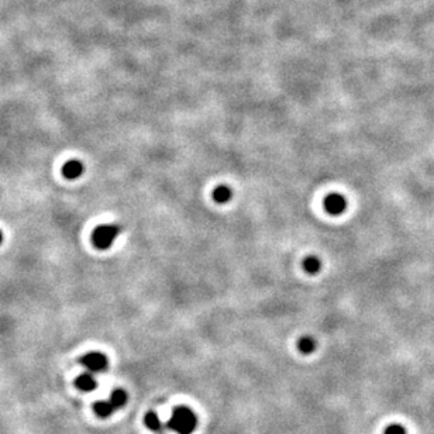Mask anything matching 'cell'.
Segmentation results:
<instances>
[{"label":"cell","instance_id":"obj_1","mask_svg":"<svg viewBox=\"0 0 434 434\" xmlns=\"http://www.w3.org/2000/svg\"><path fill=\"white\" fill-rule=\"evenodd\" d=\"M197 426V417L195 412L189 409L188 406H178L175 407L171 419L168 422V427L178 434H192Z\"/></svg>","mask_w":434,"mask_h":434},{"label":"cell","instance_id":"obj_2","mask_svg":"<svg viewBox=\"0 0 434 434\" xmlns=\"http://www.w3.org/2000/svg\"><path fill=\"white\" fill-rule=\"evenodd\" d=\"M120 234V226L117 224H102L96 227L92 234L93 245L99 249L110 248Z\"/></svg>","mask_w":434,"mask_h":434},{"label":"cell","instance_id":"obj_3","mask_svg":"<svg viewBox=\"0 0 434 434\" xmlns=\"http://www.w3.org/2000/svg\"><path fill=\"white\" fill-rule=\"evenodd\" d=\"M81 364L82 367H85L87 370V372L90 374H100V372H104L109 367V359L104 355L103 353H99V351H93V353H87L85 354L81 358Z\"/></svg>","mask_w":434,"mask_h":434},{"label":"cell","instance_id":"obj_4","mask_svg":"<svg viewBox=\"0 0 434 434\" xmlns=\"http://www.w3.org/2000/svg\"><path fill=\"white\" fill-rule=\"evenodd\" d=\"M324 209L331 216H338L347 209V200L340 193H330L324 199Z\"/></svg>","mask_w":434,"mask_h":434},{"label":"cell","instance_id":"obj_5","mask_svg":"<svg viewBox=\"0 0 434 434\" xmlns=\"http://www.w3.org/2000/svg\"><path fill=\"white\" fill-rule=\"evenodd\" d=\"M62 174L66 179H78L83 174V164L78 159H71L62 167Z\"/></svg>","mask_w":434,"mask_h":434},{"label":"cell","instance_id":"obj_6","mask_svg":"<svg viewBox=\"0 0 434 434\" xmlns=\"http://www.w3.org/2000/svg\"><path fill=\"white\" fill-rule=\"evenodd\" d=\"M76 388L81 389L83 392H90V391H95L96 386H98V382H96V378L93 374L90 372H85L76 378L75 381Z\"/></svg>","mask_w":434,"mask_h":434},{"label":"cell","instance_id":"obj_7","mask_svg":"<svg viewBox=\"0 0 434 434\" xmlns=\"http://www.w3.org/2000/svg\"><path fill=\"white\" fill-rule=\"evenodd\" d=\"M232 197H233L232 189L226 185L217 186L213 192V199L217 203H220V204L230 202V199H232Z\"/></svg>","mask_w":434,"mask_h":434},{"label":"cell","instance_id":"obj_8","mask_svg":"<svg viewBox=\"0 0 434 434\" xmlns=\"http://www.w3.org/2000/svg\"><path fill=\"white\" fill-rule=\"evenodd\" d=\"M144 423L147 427L152 430V431H161L164 428V424H162L161 419L156 415L155 412H148L144 416Z\"/></svg>","mask_w":434,"mask_h":434},{"label":"cell","instance_id":"obj_9","mask_svg":"<svg viewBox=\"0 0 434 434\" xmlns=\"http://www.w3.org/2000/svg\"><path fill=\"white\" fill-rule=\"evenodd\" d=\"M127 399L128 395L126 391H123V389H115V391L111 392L110 400H109V402L113 405L115 409H119V407H123V406L127 403Z\"/></svg>","mask_w":434,"mask_h":434},{"label":"cell","instance_id":"obj_10","mask_svg":"<svg viewBox=\"0 0 434 434\" xmlns=\"http://www.w3.org/2000/svg\"><path fill=\"white\" fill-rule=\"evenodd\" d=\"M93 409L96 412V415L100 417H109L113 412L116 410L109 400H99L95 403Z\"/></svg>","mask_w":434,"mask_h":434},{"label":"cell","instance_id":"obj_11","mask_svg":"<svg viewBox=\"0 0 434 434\" xmlns=\"http://www.w3.org/2000/svg\"><path fill=\"white\" fill-rule=\"evenodd\" d=\"M303 268H305V271H306L307 273L314 275V273H317L318 271H320V268H322V262H320V260H318L317 257L310 255V257H307L306 260L303 261Z\"/></svg>","mask_w":434,"mask_h":434},{"label":"cell","instance_id":"obj_12","mask_svg":"<svg viewBox=\"0 0 434 434\" xmlns=\"http://www.w3.org/2000/svg\"><path fill=\"white\" fill-rule=\"evenodd\" d=\"M298 347H299V350H301L303 354H310L316 350V341H314V338H312V337L305 336L299 340Z\"/></svg>","mask_w":434,"mask_h":434},{"label":"cell","instance_id":"obj_13","mask_svg":"<svg viewBox=\"0 0 434 434\" xmlns=\"http://www.w3.org/2000/svg\"><path fill=\"white\" fill-rule=\"evenodd\" d=\"M383 434H406V430L400 424H391L389 427L385 428V433Z\"/></svg>","mask_w":434,"mask_h":434},{"label":"cell","instance_id":"obj_14","mask_svg":"<svg viewBox=\"0 0 434 434\" xmlns=\"http://www.w3.org/2000/svg\"><path fill=\"white\" fill-rule=\"evenodd\" d=\"M2 243H3V233L0 230V245H2Z\"/></svg>","mask_w":434,"mask_h":434}]
</instances>
